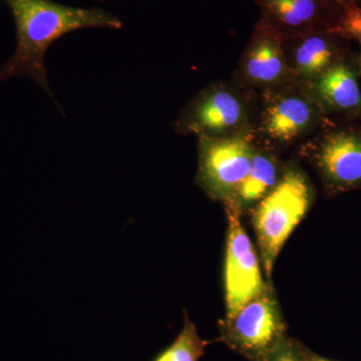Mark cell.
Here are the masks:
<instances>
[{
    "mask_svg": "<svg viewBox=\"0 0 361 361\" xmlns=\"http://www.w3.org/2000/svg\"><path fill=\"white\" fill-rule=\"evenodd\" d=\"M4 1L16 21V47L11 58L0 68V82L26 77L37 82L52 99L44 63L45 54L51 45L68 33L84 28L118 30L123 27L120 18L97 7L68 6L54 0Z\"/></svg>",
    "mask_w": 361,
    "mask_h": 361,
    "instance_id": "cell-1",
    "label": "cell"
},
{
    "mask_svg": "<svg viewBox=\"0 0 361 361\" xmlns=\"http://www.w3.org/2000/svg\"><path fill=\"white\" fill-rule=\"evenodd\" d=\"M313 190L310 180L296 169L282 174L276 186L258 202L252 214V225L267 281L275 261L297 226L310 210Z\"/></svg>",
    "mask_w": 361,
    "mask_h": 361,
    "instance_id": "cell-2",
    "label": "cell"
},
{
    "mask_svg": "<svg viewBox=\"0 0 361 361\" xmlns=\"http://www.w3.org/2000/svg\"><path fill=\"white\" fill-rule=\"evenodd\" d=\"M218 326L221 341L249 361H268L273 351L288 336L271 283L233 317L220 320Z\"/></svg>",
    "mask_w": 361,
    "mask_h": 361,
    "instance_id": "cell-3",
    "label": "cell"
},
{
    "mask_svg": "<svg viewBox=\"0 0 361 361\" xmlns=\"http://www.w3.org/2000/svg\"><path fill=\"white\" fill-rule=\"evenodd\" d=\"M224 289L225 317L231 318L267 286L260 260L241 222V210L233 201L226 202Z\"/></svg>",
    "mask_w": 361,
    "mask_h": 361,
    "instance_id": "cell-4",
    "label": "cell"
},
{
    "mask_svg": "<svg viewBox=\"0 0 361 361\" xmlns=\"http://www.w3.org/2000/svg\"><path fill=\"white\" fill-rule=\"evenodd\" d=\"M254 153L244 137H200L197 183L213 200H234Z\"/></svg>",
    "mask_w": 361,
    "mask_h": 361,
    "instance_id": "cell-5",
    "label": "cell"
},
{
    "mask_svg": "<svg viewBox=\"0 0 361 361\" xmlns=\"http://www.w3.org/2000/svg\"><path fill=\"white\" fill-rule=\"evenodd\" d=\"M312 161L329 193L361 190V129L330 130L316 145Z\"/></svg>",
    "mask_w": 361,
    "mask_h": 361,
    "instance_id": "cell-6",
    "label": "cell"
},
{
    "mask_svg": "<svg viewBox=\"0 0 361 361\" xmlns=\"http://www.w3.org/2000/svg\"><path fill=\"white\" fill-rule=\"evenodd\" d=\"M245 118L243 104L229 90L212 87L194 99L176 123L179 134L220 137L238 128Z\"/></svg>",
    "mask_w": 361,
    "mask_h": 361,
    "instance_id": "cell-7",
    "label": "cell"
},
{
    "mask_svg": "<svg viewBox=\"0 0 361 361\" xmlns=\"http://www.w3.org/2000/svg\"><path fill=\"white\" fill-rule=\"evenodd\" d=\"M316 99L322 108L361 118V89L357 70L341 61L314 78Z\"/></svg>",
    "mask_w": 361,
    "mask_h": 361,
    "instance_id": "cell-8",
    "label": "cell"
},
{
    "mask_svg": "<svg viewBox=\"0 0 361 361\" xmlns=\"http://www.w3.org/2000/svg\"><path fill=\"white\" fill-rule=\"evenodd\" d=\"M320 108L317 99L296 94L281 97L266 111V134L275 141H293L317 122Z\"/></svg>",
    "mask_w": 361,
    "mask_h": 361,
    "instance_id": "cell-9",
    "label": "cell"
},
{
    "mask_svg": "<svg viewBox=\"0 0 361 361\" xmlns=\"http://www.w3.org/2000/svg\"><path fill=\"white\" fill-rule=\"evenodd\" d=\"M266 13L287 27L297 28L329 18L332 25L341 11L334 0H258Z\"/></svg>",
    "mask_w": 361,
    "mask_h": 361,
    "instance_id": "cell-10",
    "label": "cell"
},
{
    "mask_svg": "<svg viewBox=\"0 0 361 361\" xmlns=\"http://www.w3.org/2000/svg\"><path fill=\"white\" fill-rule=\"evenodd\" d=\"M244 73L248 80L259 85L281 80L286 73V59L277 40L267 35L256 40L246 54Z\"/></svg>",
    "mask_w": 361,
    "mask_h": 361,
    "instance_id": "cell-11",
    "label": "cell"
},
{
    "mask_svg": "<svg viewBox=\"0 0 361 361\" xmlns=\"http://www.w3.org/2000/svg\"><path fill=\"white\" fill-rule=\"evenodd\" d=\"M331 37L329 32L311 35L299 44L294 54V65L300 75L316 78L330 66L343 61L341 49Z\"/></svg>",
    "mask_w": 361,
    "mask_h": 361,
    "instance_id": "cell-12",
    "label": "cell"
},
{
    "mask_svg": "<svg viewBox=\"0 0 361 361\" xmlns=\"http://www.w3.org/2000/svg\"><path fill=\"white\" fill-rule=\"evenodd\" d=\"M281 175L276 160L265 153L255 152L250 170L240 186L234 202L240 210L252 204L258 203L272 191Z\"/></svg>",
    "mask_w": 361,
    "mask_h": 361,
    "instance_id": "cell-13",
    "label": "cell"
},
{
    "mask_svg": "<svg viewBox=\"0 0 361 361\" xmlns=\"http://www.w3.org/2000/svg\"><path fill=\"white\" fill-rule=\"evenodd\" d=\"M209 343L199 336L196 325L184 310V324L180 334L153 361H199Z\"/></svg>",
    "mask_w": 361,
    "mask_h": 361,
    "instance_id": "cell-14",
    "label": "cell"
},
{
    "mask_svg": "<svg viewBox=\"0 0 361 361\" xmlns=\"http://www.w3.org/2000/svg\"><path fill=\"white\" fill-rule=\"evenodd\" d=\"M327 32L343 39H355L361 44V8L357 6L343 7L338 18Z\"/></svg>",
    "mask_w": 361,
    "mask_h": 361,
    "instance_id": "cell-15",
    "label": "cell"
},
{
    "mask_svg": "<svg viewBox=\"0 0 361 361\" xmlns=\"http://www.w3.org/2000/svg\"><path fill=\"white\" fill-rule=\"evenodd\" d=\"M303 348L304 344L288 336L273 351L268 361H306Z\"/></svg>",
    "mask_w": 361,
    "mask_h": 361,
    "instance_id": "cell-16",
    "label": "cell"
},
{
    "mask_svg": "<svg viewBox=\"0 0 361 361\" xmlns=\"http://www.w3.org/2000/svg\"><path fill=\"white\" fill-rule=\"evenodd\" d=\"M304 356H305L306 361H332L323 357L322 355H318L317 353H313L310 348L304 345L303 348Z\"/></svg>",
    "mask_w": 361,
    "mask_h": 361,
    "instance_id": "cell-17",
    "label": "cell"
},
{
    "mask_svg": "<svg viewBox=\"0 0 361 361\" xmlns=\"http://www.w3.org/2000/svg\"><path fill=\"white\" fill-rule=\"evenodd\" d=\"M334 1L341 7H348L356 6V2H357L358 0H334Z\"/></svg>",
    "mask_w": 361,
    "mask_h": 361,
    "instance_id": "cell-18",
    "label": "cell"
},
{
    "mask_svg": "<svg viewBox=\"0 0 361 361\" xmlns=\"http://www.w3.org/2000/svg\"><path fill=\"white\" fill-rule=\"evenodd\" d=\"M356 65H357V71H361V51L360 56H358L357 63H356Z\"/></svg>",
    "mask_w": 361,
    "mask_h": 361,
    "instance_id": "cell-19",
    "label": "cell"
},
{
    "mask_svg": "<svg viewBox=\"0 0 361 361\" xmlns=\"http://www.w3.org/2000/svg\"><path fill=\"white\" fill-rule=\"evenodd\" d=\"M97 1H106V0H97Z\"/></svg>",
    "mask_w": 361,
    "mask_h": 361,
    "instance_id": "cell-20",
    "label": "cell"
}]
</instances>
